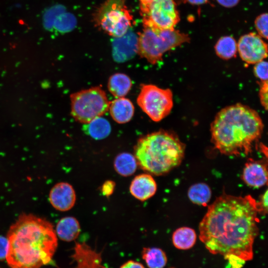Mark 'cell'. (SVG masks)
Listing matches in <instances>:
<instances>
[{
    "label": "cell",
    "mask_w": 268,
    "mask_h": 268,
    "mask_svg": "<svg viewBox=\"0 0 268 268\" xmlns=\"http://www.w3.org/2000/svg\"><path fill=\"white\" fill-rule=\"evenodd\" d=\"M258 213L257 201L251 196L224 193L208 206L200 223L199 238L212 254L251 260L259 233Z\"/></svg>",
    "instance_id": "6da1fadb"
},
{
    "label": "cell",
    "mask_w": 268,
    "mask_h": 268,
    "mask_svg": "<svg viewBox=\"0 0 268 268\" xmlns=\"http://www.w3.org/2000/svg\"><path fill=\"white\" fill-rule=\"evenodd\" d=\"M6 256L11 268H40L49 264L58 246L53 225L33 214H22L8 231Z\"/></svg>",
    "instance_id": "7a4b0ae2"
},
{
    "label": "cell",
    "mask_w": 268,
    "mask_h": 268,
    "mask_svg": "<svg viewBox=\"0 0 268 268\" xmlns=\"http://www.w3.org/2000/svg\"><path fill=\"white\" fill-rule=\"evenodd\" d=\"M262 120L255 110L241 104L221 109L210 127L211 140L220 153L227 155H247L253 144L260 138Z\"/></svg>",
    "instance_id": "3957f363"
},
{
    "label": "cell",
    "mask_w": 268,
    "mask_h": 268,
    "mask_svg": "<svg viewBox=\"0 0 268 268\" xmlns=\"http://www.w3.org/2000/svg\"><path fill=\"white\" fill-rule=\"evenodd\" d=\"M185 150V144L177 135L160 130L139 138L134 147V156L142 170L160 176L181 164Z\"/></svg>",
    "instance_id": "277c9868"
},
{
    "label": "cell",
    "mask_w": 268,
    "mask_h": 268,
    "mask_svg": "<svg viewBox=\"0 0 268 268\" xmlns=\"http://www.w3.org/2000/svg\"><path fill=\"white\" fill-rule=\"evenodd\" d=\"M190 41L189 35L178 30L143 26L137 39V53L152 65L162 60L164 53Z\"/></svg>",
    "instance_id": "5b68a950"
},
{
    "label": "cell",
    "mask_w": 268,
    "mask_h": 268,
    "mask_svg": "<svg viewBox=\"0 0 268 268\" xmlns=\"http://www.w3.org/2000/svg\"><path fill=\"white\" fill-rule=\"evenodd\" d=\"M70 99L71 116L76 121L84 124L106 113L110 102L100 86L73 93L70 95Z\"/></svg>",
    "instance_id": "8992f818"
},
{
    "label": "cell",
    "mask_w": 268,
    "mask_h": 268,
    "mask_svg": "<svg viewBox=\"0 0 268 268\" xmlns=\"http://www.w3.org/2000/svg\"><path fill=\"white\" fill-rule=\"evenodd\" d=\"M126 0H107L95 14L97 26L116 38L126 34L132 24L133 18Z\"/></svg>",
    "instance_id": "52a82bcc"
},
{
    "label": "cell",
    "mask_w": 268,
    "mask_h": 268,
    "mask_svg": "<svg viewBox=\"0 0 268 268\" xmlns=\"http://www.w3.org/2000/svg\"><path fill=\"white\" fill-rule=\"evenodd\" d=\"M142 111L152 121L159 122L171 112L173 106V93L153 84H141L136 99Z\"/></svg>",
    "instance_id": "ba28073f"
},
{
    "label": "cell",
    "mask_w": 268,
    "mask_h": 268,
    "mask_svg": "<svg viewBox=\"0 0 268 268\" xmlns=\"http://www.w3.org/2000/svg\"><path fill=\"white\" fill-rule=\"evenodd\" d=\"M139 5L143 26L173 29L180 21L174 0H153Z\"/></svg>",
    "instance_id": "9c48e42d"
},
{
    "label": "cell",
    "mask_w": 268,
    "mask_h": 268,
    "mask_svg": "<svg viewBox=\"0 0 268 268\" xmlns=\"http://www.w3.org/2000/svg\"><path fill=\"white\" fill-rule=\"evenodd\" d=\"M237 52L248 64H255L268 56V45L258 34L251 32L242 35L237 42Z\"/></svg>",
    "instance_id": "30bf717a"
},
{
    "label": "cell",
    "mask_w": 268,
    "mask_h": 268,
    "mask_svg": "<svg viewBox=\"0 0 268 268\" xmlns=\"http://www.w3.org/2000/svg\"><path fill=\"white\" fill-rule=\"evenodd\" d=\"M49 199L50 202L56 209L66 211L74 206L76 194L70 184L67 182H60L51 189Z\"/></svg>",
    "instance_id": "8fae6325"
},
{
    "label": "cell",
    "mask_w": 268,
    "mask_h": 268,
    "mask_svg": "<svg viewBox=\"0 0 268 268\" xmlns=\"http://www.w3.org/2000/svg\"><path fill=\"white\" fill-rule=\"evenodd\" d=\"M71 257L76 263L75 268H108L102 263V253L85 243H75Z\"/></svg>",
    "instance_id": "7c38bea8"
},
{
    "label": "cell",
    "mask_w": 268,
    "mask_h": 268,
    "mask_svg": "<svg viewBox=\"0 0 268 268\" xmlns=\"http://www.w3.org/2000/svg\"><path fill=\"white\" fill-rule=\"evenodd\" d=\"M157 188L153 177L148 173H143L136 176L133 179L130 186V192L135 199L144 201L155 195Z\"/></svg>",
    "instance_id": "4fadbf2b"
},
{
    "label": "cell",
    "mask_w": 268,
    "mask_h": 268,
    "mask_svg": "<svg viewBox=\"0 0 268 268\" xmlns=\"http://www.w3.org/2000/svg\"><path fill=\"white\" fill-rule=\"evenodd\" d=\"M242 179L250 187L260 188L264 186L268 181L267 165L263 161L249 160L245 165Z\"/></svg>",
    "instance_id": "5bb4252c"
},
{
    "label": "cell",
    "mask_w": 268,
    "mask_h": 268,
    "mask_svg": "<svg viewBox=\"0 0 268 268\" xmlns=\"http://www.w3.org/2000/svg\"><path fill=\"white\" fill-rule=\"evenodd\" d=\"M109 112L112 119L118 124H125L134 116V107L132 101L124 97L117 98L110 102Z\"/></svg>",
    "instance_id": "9a60e30c"
},
{
    "label": "cell",
    "mask_w": 268,
    "mask_h": 268,
    "mask_svg": "<svg viewBox=\"0 0 268 268\" xmlns=\"http://www.w3.org/2000/svg\"><path fill=\"white\" fill-rule=\"evenodd\" d=\"M55 232L61 240L71 242L75 240L79 236L80 232V224L74 217H65L58 222Z\"/></svg>",
    "instance_id": "2e32d148"
},
{
    "label": "cell",
    "mask_w": 268,
    "mask_h": 268,
    "mask_svg": "<svg viewBox=\"0 0 268 268\" xmlns=\"http://www.w3.org/2000/svg\"><path fill=\"white\" fill-rule=\"evenodd\" d=\"M132 81L130 77L123 73H116L109 78L107 87L111 94L116 98L124 97L130 92Z\"/></svg>",
    "instance_id": "e0dca14e"
},
{
    "label": "cell",
    "mask_w": 268,
    "mask_h": 268,
    "mask_svg": "<svg viewBox=\"0 0 268 268\" xmlns=\"http://www.w3.org/2000/svg\"><path fill=\"white\" fill-rule=\"evenodd\" d=\"M119 38L113 46V55L114 59L118 62H125L137 53V38L125 40V35Z\"/></svg>",
    "instance_id": "ac0fdd59"
},
{
    "label": "cell",
    "mask_w": 268,
    "mask_h": 268,
    "mask_svg": "<svg viewBox=\"0 0 268 268\" xmlns=\"http://www.w3.org/2000/svg\"><path fill=\"white\" fill-rule=\"evenodd\" d=\"M138 164L134 155L122 152L117 155L114 161V167L117 173L124 177L130 176L136 170Z\"/></svg>",
    "instance_id": "d6986e66"
},
{
    "label": "cell",
    "mask_w": 268,
    "mask_h": 268,
    "mask_svg": "<svg viewBox=\"0 0 268 268\" xmlns=\"http://www.w3.org/2000/svg\"><path fill=\"white\" fill-rule=\"evenodd\" d=\"M197 240L195 230L188 227H182L176 229L172 235L174 246L180 250H188L194 246Z\"/></svg>",
    "instance_id": "ffe728a7"
},
{
    "label": "cell",
    "mask_w": 268,
    "mask_h": 268,
    "mask_svg": "<svg viewBox=\"0 0 268 268\" xmlns=\"http://www.w3.org/2000/svg\"><path fill=\"white\" fill-rule=\"evenodd\" d=\"M141 254L148 268H163L167 264L166 255L160 248L144 247Z\"/></svg>",
    "instance_id": "44dd1931"
},
{
    "label": "cell",
    "mask_w": 268,
    "mask_h": 268,
    "mask_svg": "<svg viewBox=\"0 0 268 268\" xmlns=\"http://www.w3.org/2000/svg\"><path fill=\"white\" fill-rule=\"evenodd\" d=\"M85 131L92 138L99 140L105 138L110 134L111 127L106 119L99 117L86 124Z\"/></svg>",
    "instance_id": "7402d4cb"
},
{
    "label": "cell",
    "mask_w": 268,
    "mask_h": 268,
    "mask_svg": "<svg viewBox=\"0 0 268 268\" xmlns=\"http://www.w3.org/2000/svg\"><path fill=\"white\" fill-rule=\"evenodd\" d=\"M214 49L218 57L223 60L235 57L237 52V43L231 36L220 37L216 43Z\"/></svg>",
    "instance_id": "603a6c76"
},
{
    "label": "cell",
    "mask_w": 268,
    "mask_h": 268,
    "mask_svg": "<svg viewBox=\"0 0 268 268\" xmlns=\"http://www.w3.org/2000/svg\"><path fill=\"white\" fill-rule=\"evenodd\" d=\"M188 196L189 200L194 203L206 206L211 199V191L205 183H199L190 187Z\"/></svg>",
    "instance_id": "cb8c5ba5"
},
{
    "label": "cell",
    "mask_w": 268,
    "mask_h": 268,
    "mask_svg": "<svg viewBox=\"0 0 268 268\" xmlns=\"http://www.w3.org/2000/svg\"><path fill=\"white\" fill-rule=\"evenodd\" d=\"M268 13H263L258 16L255 20V26L258 34L266 40L268 37Z\"/></svg>",
    "instance_id": "d4e9b609"
},
{
    "label": "cell",
    "mask_w": 268,
    "mask_h": 268,
    "mask_svg": "<svg viewBox=\"0 0 268 268\" xmlns=\"http://www.w3.org/2000/svg\"><path fill=\"white\" fill-rule=\"evenodd\" d=\"M268 69L267 62L263 60L255 64L254 68V73L261 81H268Z\"/></svg>",
    "instance_id": "484cf974"
},
{
    "label": "cell",
    "mask_w": 268,
    "mask_h": 268,
    "mask_svg": "<svg viewBox=\"0 0 268 268\" xmlns=\"http://www.w3.org/2000/svg\"><path fill=\"white\" fill-rule=\"evenodd\" d=\"M259 96L261 103L264 108L267 110L268 109V81H261Z\"/></svg>",
    "instance_id": "4316f807"
},
{
    "label": "cell",
    "mask_w": 268,
    "mask_h": 268,
    "mask_svg": "<svg viewBox=\"0 0 268 268\" xmlns=\"http://www.w3.org/2000/svg\"><path fill=\"white\" fill-rule=\"evenodd\" d=\"M227 260L231 268H241L246 261L233 255H230L225 258Z\"/></svg>",
    "instance_id": "83f0119b"
},
{
    "label": "cell",
    "mask_w": 268,
    "mask_h": 268,
    "mask_svg": "<svg viewBox=\"0 0 268 268\" xmlns=\"http://www.w3.org/2000/svg\"><path fill=\"white\" fill-rule=\"evenodd\" d=\"M115 185V183L113 181H105L101 187V191L102 194L107 197H110L114 192Z\"/></svg>",
    "instance_id": "f1b7e54d"
},
{
    "label": "cell",
    "mask_w": 268,
    "mask_h": 268,
    "mask_svg": "<svg viewBox=\"0 0 268 268\" xmlns=\"http://www.w3.org/2000/svg\"><path fill=\"white\" fill-rule=\"evenodd\" d=\"M268 190L262 195L260 201L257 202L258 213L267 214L268 211Z\"/></svg>",
    "instance_id": "f546056e"
},
{
    "label": "cell",
    "mask_w": 268,
    "mask_h": 268,
    "mask_svg": "<svg viewBox=\"0 0 268 268\" xmlns=\"http://www.w3.org/2000/svg\"><path fill=\"white\" fill-rule=\"evenodd\" d=\"M8 241L7 237L0 236V261H3L7 254Z\"/></svg>",
    "instance_id": "4dcf8cb0"
},
{
    "label": "cell",
    "mask_w": 268,
    "mask_h": 268,
    "mask_svg": "<svg viewBox=\"0 0 268 268\" xmlns=\"http://www.w3.org/2000/svg\"><path fill=\"white\" fill-rule=\"evenodd\" d=\"M120 268H145L141 263L134 260H129L121 266Z\"/></svg>",
    "instance_id": "1f68e13d"
},
{
    "label": "cell",
    "mask_w": 268,
    "mask_h": 268,
    "mask_svg": "<svg viewBox=\"0 0 268 268\" xmlns=\"http://www.w3.org/2000/svg\"><path fill=\"white\" fill-rule=\"evenodd\" d=\"M223 7L232 8L237 5L240 0H216Z\"/></svg>",
    "instance_id": "d6a6232c"
},
{
    "label": "cell",
    "mask_w": 268,
    "mask_h": 268,
    "mask_svg": "<svg viewBox=\"0 0 268 268\" xmlns=\"http://www.w3.org/2000/svg\"><path fill=\"white\" fill-rule=\"evenodd\" d=\"M186 2L193 5H201L206 3L208 0H184Z\"/></svg>",
    "instance_id": "836d02e7"
},
{
    "label": "cell",
    "mask_w": 268,
    "mask_h": 268,
    "mask_svg": "<svg viewBox=\"0 0 268 268\" xmlns=\"http://www.w3.org/2000/svg\"><path fill=\"white\" fill-rule=\"evenodd\" d=\"M153 0H139L140 4H145L148 3Z\"/></svg>",
    "instance_id": "e575fe53"
},
{
    "label": "cell",
    "mask_w": 268,
    "mask_h": 268,
    "mask_svg": "<svg viewBox=\"0 0 268 268\" xmlns=\"http://www.w3.org/2000/svg\"></svg>",
    "instance_id": "d590c367"
},
{
    "label": "cell",
    "mask_w": 268,
    "mask_h": 268,
    "mask_svg": "<svg viewBox=\"0 0 268 268\" xmlns=\"http://www.w3.org/2000/svg\"></svg>",
    "instance_id": "8d00e7d4"
}]
</instances>
